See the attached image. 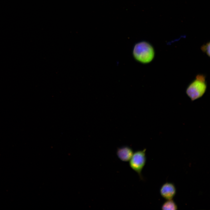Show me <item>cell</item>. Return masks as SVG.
<instances>
[{
  "label": "cell",
  "mask_w": 210,
  "mask_h": 210,
  "mask_svg": "<svg viewBox=\"0 0 210 210\" xmlns=\"http://www.w3.org/2000/svg\"><path fill=\"white\" fill-rule=\"evenodd\" d=\"M134 152L132 149L128 146H125L118 148L116 155L121 161L127 162L132 157Z\"/></svg>",
  "instance_id": "5"
},
{
  "label": "cell",
  "mask_w": 210,
  "mask_h": 210,
  "mask_svg": "<svg viewBox=\"0 0 210 210\" xmlns=\"http://www.w3.org/2000/svg\"><path fill=\"white\" fill-rule=\"evenodd\" d=\"M166 200L161 206L162 210H177L178 209L177 205L172 199Z\"/></svg>",
  "instance_id": "6"
},
{
  "label": "cell",
  "mask_w": 210,
  "mask_h": 210,
  "mask_svg": "<svg viewBox=\"0 0 210 210\" xmlns=\"http://www.w3.org/2000/svg\"><path fill=\"white\" fill-rule=\"evenodd\" d=\"M205 78V75L198 74L187 88L186 93L191 101L201 98L205 94L207 87Z\"/></svg>",
  "instance_id": "1"
},
{
  "label": "cell",
  "mask_w": 210,
  "mask_h": 210,
  "mask_svg": "<svg viewBox=\"0 0 210 210\" xmlns=\"http://www.w3.org/2000/svg\"><path fill=\"white\" fill-rule=\"evenodd\" d=\"M146 149L138 150L134 152L129 161L130 167L139 175L140 179L144 180L142 175V171L144 167L146 161Z\"/></svg>",
  "instance_id": "3"
},
{
  "label": "cell",
  "mask_w": 210,
  "mask_h": 210,
  "mask_svg": "<svg viewBox=\"0 0 210 210\" xmlns=\"http://www.w3.org/2000/svg\"><path fill=\"white\" fill-rule=\"evenodd\" d=\"M161 196L166 200L172 199L176 193V189L174 184L167 182L164 184L160 190Z\"/></svg>",
  "instance_id": "4"
},
{
  "label": "cell",
  "mask_w": 210,
  "mask_h": 210,
  "mask_svg": "<svg viewBox=\"0 0 210 210\" xmlns=\"http://www.w3.org/2000/svg\"><path fill=\"white\" fill-rule=\"evenodd\" d=\"M133 55L140 62L146 64L154 59L155 52L153 46L149 43L143 41L136 44L133 50Z\"/></svg>",
  "instance_id": "2"
},
{
  "label": "cell",
  "mask_w": 210,
  "mask_h": 210,
  "mask_svg": "<svg viewBox=\"0 0 210 210\" xmlns=\"http://www.w3.org/2000/svg\"><path fill=\"white\" fill-rule=\"evenodd\" d=\"M201 49L209 57L210 56V42H207L203 45L201 47Z\"/></svg>",
  "instance_id": "7"
}]
</instances>
